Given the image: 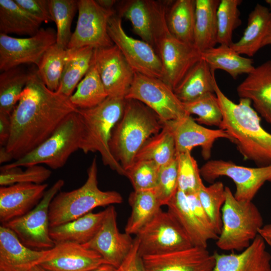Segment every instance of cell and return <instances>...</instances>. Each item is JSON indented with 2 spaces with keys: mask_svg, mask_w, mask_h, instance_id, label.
<instances>
[{
  "mask_svg": "<svg viewBox=\"0 0 271 271\" xmlns=\"http://www.w3.org/2000/svg\"><path fill=\"white\" fill-rule=\"evenodd\" d=\"M69 97L48 89L37 71L11 114L7 150L17 160L47 140L70 113L77 111Z\"/></svg>",
  "mask_w": 271,
  "mask_h": 271,
  "instance_id": "cell-1",
  "label": "cell"
},
{
  "mask_svg": "<svg viewBox=\"0 0 271 271\" xmlns=\"http://www.w3.org/2000/svg\"><path fill=\"white\" fill-rule=\"evenodd\" d=\"M214 91L223 115L219 128L224 130L244 160L258 167L271 164V133L261 126L260 118L251 101L240 98L235 103L222 91L216 81Z\"/></svg>",
  "mask_w": 271,
  "mask_h": 271,
  "instance_id": "cell-2",
  "label": "cell"
},
{
  "mask_svg": "<svg viewBox=\"0 0 271 271\" xmlns=\"http://www.w3.org/2000/svg\"><path fill=\"white\" fill-rule=\"evenodd\" d=\"M163 126L158 115L144 103L125 99L122 116L113 129L109 143L112 155L125 172L144 144Z\"/></svg>",
  "mask_w": 271,
  "mask_h": 271,
  "instance_id": "cell-3",
  "label": "cell"
},
{
  "mask_svg": "<svg viewBox=\"0 0 271 271\" xmlns=\"http://www.w3.org/2000/svg\"><path fill=\"white\" fill-rule=\"evenodd\" d=\"M125 104L124 98L108 97L95 107L78 109L77 113L82 124L79 150L85 154L99 153L104 165L125 176V171L109 148L112 131L122 116Z\"/></svg>",
  "mask_w": 271,
  "mask_h": 271,
  "instance_id": "cell-4",
  "label": "cell"
},
{
  "mask_svg": "<svg viewBox=\"0 0 271 271\" xmlns=\"http://www.w3.org/2000/svg\"><path fill=\"white\" fill-rule=\"evenodd\" d=\"M154 16V49L163 67L162 80L173 90L187 72L201 59L194 46L176 38L166 20L168 4L152 1Z\"/></svg>",
  "mask_w": 271,
  "mask_h": 271,
  "instance_id": "cell-5",
  "label": "cell"
},
{
  "mask_svg": "<svg viewBox=\"0 0 271 271\" xmlns=\"http://www.w3.org/2000/svg\"><path fill=\"white\" fill-rule=\"evenodd\" d=\"M87 172L86 181L82 186L70 191H60L52 199L49 207L50 227L76 219L96 207L122 203L118 192L99 188L96 157Z\"/></svg>",
  "mask_w": 271,
  "mask_h": 271,
  "instance_id": "cell-6",
  "label": "cell"
},
{
  "mask_svg": "<svg viewBox=\"0 0 271 271\" xmlns=\"http://www.w3.org/2000/svg\"><path fill=\"white\" fill-rule=\"evenodd\" d=\"M226 199L221 209L222 227L216 245L225 251L240 252L247 248L263 226L262 215L252 201L237 200L225 187Z\"/></svg>",
  "mask_w": 271,
  "mask_h": 271,
  "instance_id": "cell-7",
  "label": "cell"
},
{
  "mask_svg": "<svg viewBox=\"0 0 271 271\" xmlns=\"http://www.w3.org/2000/svg\"><path fill=\"white\" fill-rule=\"evenodd\" d=\"M82 124L77 111L68 114L47 140L24 157L1 169L45 164L52 169L63 167L79 150Z\"/></svg>",
  "mask_w": 271,
  "mask_h": 271,
  "instance_id": "cell-8",
  "label": "cell"
},
{
  "mask_svg": "<svg viewBox=\"0 0 271 271\" xmlns=\"http://www.w3.org/2000/svg\"><path fill=\"white\" fill-rule=\"evenodd\" d=\"M140 257L164 254L193 246L189 236L169 211L162 209L136 235Z\"/></svg>",
  "mask_w": 271,
  "mask_h": 271,
  "instance_id": "cell-9",
  "label": "cell"
},
{
  "mask_svg": "<svg viewBox=\"0 0 271 271\" xmlns=\"http://www.w3.org/2000/svg\"><path fill=\"white\" fill-rule=\"evenodd\" d=\"M64 185L63 180H58L46 190L41 200L32 210L2 225L12 230L30 248L38 250L52 248L55 244L49 234V207Z\"/></svg>",
  "mask_w": 271,
  "mask_h": 271,
  "instance_id": "cell-10",
  "label": "cell"
},
{
  "mask_svg": "<svg viewBox=\"0 0 271 271\" xmlns=\"http://www.w3.org/2000/svg\"><path fill=\"white\" fill-rule=\"evenodd\" d=\"M144 103L153 110L164 123L189 115L173 89L162 79L140 73L134 74L125 97Z\"/></svg>",
  "mask_w": 271,
  "mask_h": 271,
  "instance_id": "cell-11",
  "label": "cell"
},
{
  "mask_svg": "<svg viewBox=\"0 0 271 271\" xmlns=\"http://www.w3.org/2000/svg\"><path fill=\"white\" fill-rule=\"evenodd\" d=\"M201 177L213 183L220 177L230 178L235 185V198L239 201H252L266 182H271V164L247 167L222 160L208 161L200 169Z\"/></svg>",
  "mask_w": 271,
  "mask_h": 271,
  "instance_id": "cell-12",
  "label": "cell"
},
{
  "mask_svg": "<svg viewBox=\"0 0 271 271\" xmlns=\"http://www.w3.org/2000/svg\"><path fill=\"white\" fill-rule=\"evenodd\" d=\"M78 17L67 49L91 47L94 49L114 45L108 33V24L114 15L113 9L100 6L95 0L78 1Z\"/></svg>",
  "mask_w": 271,
  "mask_h": 271,
  "instance_id": "cell-13",
  "label": "cell"
},
{
  "mask_svg": "<svg viewBox=\"0 0 271 271\" xmlns=\"http://www.w3.org/2000/svg\"><path fill=\"white\" fill-rule=\"evenodd\" d=\"M108 33L134 72L162 79L163 67L155 49L148 43L128 35L119 16L114 15L110 19Z\"/></svg>",
  "mask_w": 271,
  "mask_h": 271,
  "instance_id": "cell-14",
  "label": "cell"
},
{
  "mask_svg": "<svg viewBox=\"0 0 271 271\" xmlns=\"http://www.w3.org/2000/svg\"><path fill=\"white\" fill-rule=\"evenodd\" d=\"M56 32L41 28L28 38H18L0 33V70L3 72L24 64L37 65L44 53L56 43Z\"/></svg>",
  "mask_w": 271,
  "mask_h": 271,
  "instance_id": "cell-15",
  "label": "cell"
},
{
  "mask_svg": "<svg viewBox=\"0 0 271 271\" xmlns=\"http://www.w3.org/2000/svg\"><path fill=\"white\" fill-rule=\"evenodd\" d=\"M93 62L108 96L125 98L135 72L118 47L94 49Z\"/></svg>",
  "mask_w": 271,
  "mask_h": 271,
  "instance_id": "cell-16",
  "label": "cell"
},
{
  "mask_svg": "<svg viewBox=\"0 0 271 271\" xmlns=\"http://www.w3.org/2000/svg\"><path fill=\"white\" fill-rule=\"evenodd\" d=\"M101 226L95 236L84 247L97 252L108 263L118 268L127 257L133 245L131 235L119 232L116 212L113 205L105 209Z\"/></svg>",
  "mask_w": 271,
  "mask_h": 271,
  "instance_id": "cell-17",
  "label": "cell"
},
{
  "mask_svg": "<svg viewBox=\"0 0 271 271\" xmlns=\"http://www.w3.org/2000/svg\"><path fill=\"white\" fill-rule=\"evenodd\" d=\"M173 133L177 154L190 152L196 147H200L205 160L210 159L215 142L219 139L230 138L221 128L213 129L205 127L197 122L190 115L166 122Z\"/></svg>",
  "mask_w": 271,
  "mask_h": 271,
  "instance_id": "cell-18",
  "label": "cell"
},
{
  "mask_svg": "<svg viewBox=\"0 0 271 271\" xmlns=\"http://www.w3.org/2000/svg\"><path fill=\"white\" fill-rule=\"evenodd\" d=\"M141 257L145 271H212L215 259L207 248H190Z\"/></svg>",
  "mask_w": 271,
  "mask_h": 271,
  "instance_id": "cell-19",
  "label": "cell"
},
{
  "mask_svg": "<svg viewBox=\"0 0 271 271\" xmlns=\"http://www.w3.org/2000/svg\"><path fill=\"white\" fill-rule=\"evenodd\" d=\"M105 263H107L96 251L66 242L49 249L40 265L47 271H90Z\"/></svg>",
  "mask_w": 271,
  "mask_h": 271,
  "instance_id": "cell-20",
  "label": "cell"
},
{
  "mask_svg": "<svg viewBox=\"0 0 271 271\" xmlns=\"http://www.w3.org/2000/svg\"><path fill=\"white\" fill-rule=\"evenodd\" d=\"M47 184L17 183L0 188V221L2 224L27 214L40 202Z\"/></svg>",
  "mask_w": 271,
  "mask_h": 271,
  "instance_id": "cell-21",
  "label": "cell"
},
{
  "mask_svg": "<svg viewBox=\"0 0 271 271\" xmlns=\"http://www.w3.org/2000/svg\"><path fill=\"white\" fill-rule=\"evenodd\" d=\"M48 251L27 247L12 230L0 226V271H30L41 264Z\"/></svg>",
  "mask_w": 271,
  "mask_h": 271,
  "instance_id": "cell-22",
  "label": "cell"
},
{
  "mask_svg": "<svg viewBox=\"0 0 271 271\" xmlns=\"http://www.w3.org/2000/svg\"><path fill=\"white\" fill-rule=\"evenodd\" d=\"M213 255L215 264L212 271H271V255L259 234L239 253L215 252Z\"/></svg>",
  "mask_w": 271,
  "mask_h": 271,
  "instance_id": "cell-23",
  "label": "cell"
},
{
  "mask_svg": "<svg viewBox=\"0 0 271 271\" xmlns=\"http://www.w3.org/2000/svg\"><path fill=\"white\" fill-rule=\"evenodd\" d=\"M236 91L240 98L249 99L257 113L271 124V60L255 67Z\"/></svg>",
  "mask_w": 271,
  "mask_h": 271,
  "instance_id": "cell-24",
  "label": "cell"
},
{
  "mask_svg": "<svg viewBox=\"0 0 271 271\" xmlns=\"http://www.w3.org/2000/svg\"><path fill=\"white\" fill-rule=\"evenodd\" d=\"M189 236L193 245L207 248L210 240H217L218 234L206 228L197 218L189 203L187 194L178 190L167 205Z\"/></svg>",
  "mask_w": 271,
  "mask_h": 271,
  "instance_id": "cell-25",
  "label": "cell"
},
{
  "mask_svg": "<svg viewBox=\"0 0 271 271\" xmlns=\"http://www.w3.org/2000/svg\"><path fill=\"white\" fill-rule=\"evenodd\" d=\"M105 214V210L97 213L90 212L71 221L50 227V236L55 244L66 242L84 244L98 232Z\"/></svg>",
  "mask_w": 271,
  "mask_h": 271,
  "instance_id": "cell-26",
  "label": "cell"
},
{
  "mask_svg": "<svg viewBox=\"0 0 271 271\" xmlns=\"http://www.w3.org/2000/svg\"><path fill=\"white\" fill-rule=\"evenodd\" d=\"M215 72L201 59L187 72L174 91L182 103L196 100L207 94L215 93Z\"/></svg>",
  "mask_w": 271,
  "mask_h": 271,
  "instance_id": "cell-27",
  "label": "cell"
},
{
  "mask_svg": "<svg viewBox=\"0 0 271 271\" xmlns=\"http://www.w3.org/2000/svg\"><path fill=\"white\" fill-rule=\"evenodd\" d=\"M267 7L257 4L249 14L242 36L231 48L240 55L253 56L262 47L270 17Z\"/></svg>",
  "mask_w": 271,
  "mask_h": 271,
  "instance_id": "cell-28",
  "label": "cell"
},
{
  "mask_svg": "<svg viewBox=\"0 0 271 271\" xmlns=\"http://www.w3.org/2000/svg\"><path fill=\"white\" fill-rule=\"evenodd\" d=\"M220 0H195L194 43L201 53L217 44V11Z\"/></svg>",
  "mask_w": 271,
  "mask_h": 271,
  "instance_id": "cell-29",
  "label": "cell"
},
{
  "mask_svg": "<svg viewBox=\"0 0 271 271\" xmlns=\"http://www.w3.org/2000/svg\"><path fill=\"white\" fill-rule=\"evenodd\" d=\"M201 58L208 64L213 72L217 69L222 70L233 79L243 74L247 75L255 67L252 59L242 56L226 45H219L202 52Z\"/></svg>",
  "mask_w": 271,
  "mask_h": 271,
  "instance_id": "cell-30",
  "label": "cell"
},
{
  "mask_svg": "<svg viewBox=\"0 0 271 271\" xmlns=\"http://www.w3.org/2000/svg\"><path fill=\"white\" fill-rule=\"evenodd\" d=\"M42 23L15 0H0V33L31 37L38 32Z\"/></svg>",
  "mask_w": 271,
  "mask_h": 271,
  "instance_id": "cell-31",
  "label": "cell"
},
{
  "mask_svg": "<svg viewBox=\"0 0 271 271\" xmlns=\"http://www.w3.org/2000/svg\"><path fill=\"white\" fill-rule=\"evenodd\" d=\"M94 48L84 47L67 49V56L57 92L70 97L90 68Z\"/></svg>",
  "mask_w": 271,
  "mask_h": 271,
  "instance_id": "cell-32",
  "label": "cell"
},
{
  "mask_svg": "<svg viewBox=\"0 0 271 271\" xmlns=\"http://www.w3.org/2000/svg\"><path fill=\"white\" fill-rule=\"evenodd\" d=\"M131 211L128 218L125 232L137 235L161 210L154 189L134 190L128 198Z\"/></svg>",
  "mask_w": 271,
  "mask_h": 271,
  "instance_id": "cell-33",
  "label": "cell"
},
{
  "mask_svg": "<svg viewBox=\"0 0 271 271\" xmlns=\"http://www.w3.org/2000/svg\"><path fill=\"white\" fill-rule=\"evenodd\" d=\"M166 20L171 33L179 40L193 45L195 0H177L167 9Z\"/></svg>",
  "mask_w": 271,
  "mask_h": 271,
  "instance_id": "cell-34",
  "label": "cell"
},
{
  "mask_svg": "<svg viewBox=\"0 0 271 271\" xmlns=\"http://www.w3.org/2000/svg\"><path fill=\"white\" fill-rule=\"evenodd\" d=\"M118 16L129 20L134 32L142 40L154 48V16L152 1H127L120 6Z\"/></svg>",
  "mask_w": 271,
  "mask_h": 271,
  "instance_id": "cell-35",
  "label": "cell"
},
{
  "mask_svg": "<svg viewBox=\"0 0 271 271\" xmlns=\"http://www.w3.org/2000/svg\"><path fill=\"white\" fill-rule=\"evenodd\" d=\"M174 138L170 129L164 124L161 130L150 138L137 153L135 161L151 160L162 167L176 158Z\"/></svg>",
  "mask_w": 271,
  "mask_h": 271,
  "instance_id": "cell-36",
  "label": "cell"
},
{
  "mask_svg": "<svg viewBox=\"0 0 271 271\" xmlns=\"http://www.w3.org/2000/svg\"><path fill=\"white\" fill-rule=\"evenodd\" d=\"M108 97L92 59L90 68L69 99L77 109H87L97 106Z\"/></svg>",
  "mask_w": 271,
  "mask_h": 271,
  "instance_id": "cell-37",
  "label": "cell"
},
{
  "mask_svg": "<svg viewBox=\"0 0 271 271\" xmlns=\"http://www.w3.org/2000/svg\"><path fill=\"white\" fill-rule=\"evenodd\" d=\"M31 74L19 67L2 72L0 74V111L11 114Z\"/></svg>",
  "mask_w": 271,
  "mask_h": 271,
  "instance_id": "cell-38",
  "label": "cell"
},
{
  "mask_svg": "<svg viewBox=\"0 0 271 271\" xmlns=\"http://www.w3.org/2000/svg\"><path fill=\"white\" fill-rule=\"evenodd\" d=\"M67 56V49L56 43L44 53L38 63L37 72L42 81L50 90L59 88Z\"/></svg>",
  "mask_w": 271,
  "mask_h": 271,
  "instance_id": "cell-39",
  "label": "cell"
},
{
  "mask_svg": "<svg viewBox=\"0 0 271 271\" xmlns=\"http://www.w3.org/2000/svg\"><path fill=\"white\" fill-rule=\"evenodd\" d=\"M52 17L56 25V44L67 49L72 33L73 19L78 10V1L49 0Z\"/></svg>",
  "mask_w": 271,
  "mask_h": 271,
  "instance_id": "cell-40",
  "label": "cell"
},
{
  "mask_svg": "<svg viewBox=\"0 0 271 271\" xmlns=\"http://www.w3.org/2000/svg\"><path fill=\"white\" fill-rule=\"evenodd\" d=\"M241 0H220L217 11V44L231 46L234 31L241 24Z\"/></svg>",
  "mask_w": 271,
  "mask_h": 271,
  "instance_id": "cell-41",
  "label": "cell"
},
{
  "mask_svg": "<svg viewBox=\"0 0 271 271\" xmlns=\"http://www.w3.org/2000/svg\"><path fill=\"white\" fill-rule=\"evenodd\" d=\"M197 194L203 208L219 235L222 227L221 209L226 199L225 187L220 181L214 182L208 187L203 184Z\"/></svg>",
  "mask_w": 271,
  "mask_h": 271,
  "instance_id": "cell-42",
  "label": "cell"
},
{
  "mask_svg": "<svg viewBox=\"0 0 271 271\" xmlns=\"http://www.w3.org/2000/svg\"><path fill=\"white\" fill-rule=\"evenodd\" d=\"M186 112L195 114V121L199 124L219 127L223 119L220 104L215 93L207 94L194 101L183 103Z\"/></svg>",
  "mask_w": 271,
  "mask_h": 271,
  "instance_id": "cell-43",
  "label": "cell"
},
{
  "mask_svg": "<svg viewBox=\"0 0 271 271\" xmlns=\"http://www.w3.org/2000/svg\"><path fill=\"white\" fill-rule=\"evenodd\" d=\"M178 189L186 194L197 193L204 184L196 161L190 152L176 155Z\"/></svg>",
  "mask_w": 271,
  "mask_h": 271,
  "instance_id": "cell-44",
  "label": "cell"
},
{
  "mask_svg": "<svg viewBox=\"0 0 271 271\" xmlns=\"http://www.w3.org/2000/svg\"><path fill=\"white\" fill-rule=\"evenodd\" d=\"M26 168L25 170L21 167L1 169V186H8L17 183L41 184L48 179L52 174L49 169L40 165Z\"/></svg>",
  "mask_w": 271,
  "mask_h": 271,
  "instance_id": "cell-45",
  "label": "cell"
},
{
  "mask_svg": "<svg viewBox=\"0 0 271 271\" xmlns=\"http://www.w3.org/2000/svg\"><path fill=\"white\" fill-rule=\"evenodd\" d=\"M160 167L151 160L135 161L126 171L134 190L154 189L157 183Z\"/></svg>",
  "mask_w": 271,
  "mask_h": 271,
  "instance_id": "cell-46",
  "label": "cell"
},
{
  "mask_svg": "<svg viewBox=\"0 0 271 271\" xmlns=\"http://www.w3.org/2000/svg\"><path fill=\"white\" fill-rule=\"evenodd\" d=\"M154 190L161 206H167L178 190L176 158L160 168L157 183Z\"/></svg>",
  "mask_w": 271,
  "mask_h": 271,
  "instance_id": "cell-47",
  "label": "cell"
},
{
  "mask_svg": "<svg viewBox=\"0 0 271 271\" xmlns=\"http://www.w3.org/2000/svg\"><path fill=\"white\" fill-rule=\"evenodd\" d=\"M18 5L42 22L53 21L49 0H15Z\"/></svg>",
  "mask_w": 271,
  "mask_h": 271,
  "instance_id": "cell-48",
  "label": "cell"
},
{
  "mask_svg": "<svg viewBox=\"0 0 271 271\" xmlns=\"http://www.w3.org/2000/svg\"><path fill=\"white\" fill-rule=\"evenodd\" d=\"M187 196L190 207L199 221L206 228L218 234L199 200L197 192L188 194Z\"/></svg>",
  "mask_w": 271,
  "mask_h": 271,
  "instance_id": "cell-49",
  "label": "cell"
},
{
  "mask_svg": "<svg viewBox=\"0 0 271 271\" xmlns=\"http://www.w3.org/2000/svg\"><path fill=\"white\" fill-rule=\"evenodd\" d=\"M118 271H145L138 252V242L135 238L129 254L117 268Z\"/></svg>",
  "mask_w": 271,
  "mask_h": 271,
  "instance_id": "cell-50",
  "label": "cell"
},
{
  "mask_svg": "<svg viewBox=\"0 0 271 271\" xmlns=\"http://www.w3.org/2000/svg\"><path fill=\"white\" fill-rule=\"evenodd\" d=\"M11 130V114L0 111V145L6 146Z\"/></svg>",
  "mask_w": 271,
  "mask_h": 271,
  "instance_id": "cell-51",
  "label": "cell"
},
{
  "mask_svg": "<svg viewBox=\"0 0 271 271\" xmlns=\"http://www.w3.org/2000/svg\"><path fill=\"white\" fill-rule=\"evenodd\" d=\"M258 234L260 235L265 241H271V223L264 224L258 230Z\"/></svg>",
  "mask_w": 271,
  "mask_h": 271,
  "instance_id": "cell-52",
  "label": "cell"
},
{
  "mask_svg": "<svg viewBox=\"0 0 271 271\" xmlns=\"http://www.w3.org/2000/svg\"><path fill=\"white\" fill-rule=\"evenodd\" d=\"M14 158L12 155L6 149L5 146H1L0 148V164H4L10 162Z\"/></svg>",
  "mask_w": 271,
  "mask_h": 271,
  "instance_id": "cell-53",
  "label": "cell"
},
{
  "mask_svg": "<svg viewBox=\"0 0 271 271\" xmlns=\"http://www.w3.org/2000/svg\"><path fill=\"white\" fill-rule=\"evenodd\" d=\"M269 45H271V13L267 32L262 42V47Z\"/></svg>",
  "mask_w": 271,
  "mask_h": 271,
  "instance_id": "cell-54",
  "label": "cell"
},
{
  "mask_svg": "<svg viewBox=\"0 0 271 271\" xmlns=\"http://www.w3.org/2000/svg\"><path fill=\"white\" fill-rule=\"evenodd\" d=\"M90 271H118V269L111 264L105 263Z\"/></svg>",
  "mask_w": 271,
  "mask_h": 271,
  "instance_id": "cell-55",
  "label": "cell"
},
{
  "mask_svg": "<svg viewBox=\"0 0 271 271\" xmlns=\"http://www.w3.org/2000/svg\"><path fill=\"white\" fill-rule=\"evenodd\" d=\"M96 1L100 6L106 9H112V7L116 2L113 0H96Z\"/></svg>",
  "mask_w": 271,
  "mask_h": 271,
  "instance_id": "cell-56",
  "label": "cell"
},
{
  "mask_svg": "<svg viewBox=\"0 0 271 271\" xmlns=\"http://www.w3.org/2000/svg\"><path fill=\"white\" fill-rule=\"evenodd\" d=\"M30 271H47L40 265L33 267Z\"/></svg>",
  "mask_w": 271,
  "mask_h": 271,
  "instance_id": "cell-57",
  "label": "cell"
},
{
  "mask_svg": "<svg viewBox=\"0 0 271 271\" xmlns=\"http://www.w3.org/2000/svg\"><path fill=\"white\" fill-rule=\"evenodd\" d=\"M265 2L268 4L269 7V10L271 12V0H266Z\"/></svg>",
  "mask_w": 271,
  "mask_h": 271,
  "instance_id": "cell-58",
  "label": "cell"
},
{
  "mask_svg": "<svg viewBox=\"0 0 271 271\" xmlns=\"http://www.w3.org/2000/svg\"><path fill=\"white\" fill-rule=\"evenodd\" d=\"M267 244H268L269 245L271 246V241L268 240L265 241Z\"/></svg>",
  "mask_w": 271,
  "mask_h": 271,
  "instance_id": "cell-59",
  "label": "cell"
}]
</instances>
